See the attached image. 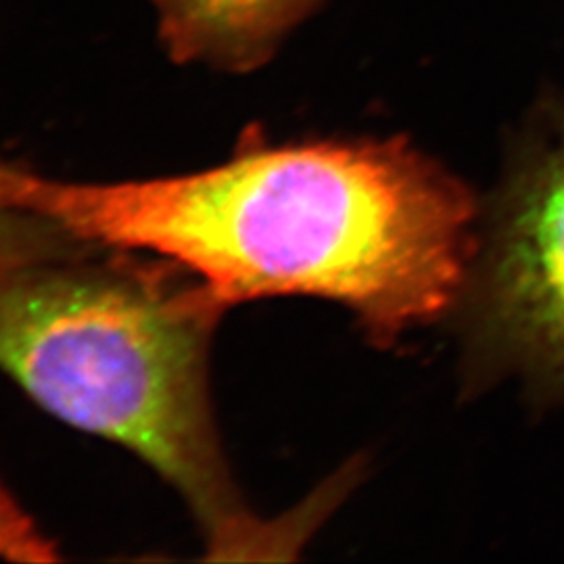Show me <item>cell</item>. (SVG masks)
<instances>
[{"label":"cell","instance_id":"obj_1","mask_svg":"<svg viewBox=\"0 0 564 564\" xmlns=\"http://www.w3.org/2000/svg\"><path fill=\"white\" fill-rule=\"evenodd\" d=\"M0 205L84 245L165 258L224 310L321 297L381 341L445 314L477 251L470 195L405 142H253L203 172L116 184L0 162Z\"/></svg>","mask_w":564,"mask_h":564},{"label":"cell","instance_id":"obj_2","mask_svg":"<svg viewBox=\"0 0 564 564\" xmlns=\"http://www.w3.org/2000/svg\"><path fill=\"white\" fill-rule=\"evenodd\" d=\"M76 256L0 270V368L65 423L151 464L220 556L274 544L242 506L212 416L207 349L223 305L199 282Z\"/></svg>","mask_w":564,"mask_h":564},{"label":"cell","instance_id":"obj_3","mask_svg":"<svg viewBox=\"0 0 564 564\" xmlns=\"http://www.w3.org/2000/svg\"><path fill=\"white\" fill-rule=\"evenodd\" d=\"M473 321L485 351L564 389V113L550 111L496 202L473 263Z\"/></svg>","mask_w":564,"mask_h":564},{"label":"cell","instance_id":"obj_4","mask_svg":"<svg viewBox=\"0 0 564 564\" xmlns=\"http://www.w3.org/2000/svg\"><path fill=\"white\" fill-rule=\"evenodd\" d=\"M318 0H155L160 36L176 61L247 72L270 59Z\"/></svg>","mask_w":564,"mask_h":564},{"label":"cell","instance_id":"obj_5","mask_svg":"<svg viewBox=\"0 0 564 564\" xmlns=\"http://www.w3.org/2000/svg\"><path fill=\"white\" fill-rule=\"evenodd\" d=\"M78 241L41 216L0 205V270L78 251Z\"/></svg>","mask_w":564,"mask_h":564},{"label":"cell","instance_id":"obj_6","mask_svg":"<svg viewBox=\"0 0 564 564\" xmlns=\"http://www.w3.org/2000/svg\"><path fill=\"white\" fill-rule=\"evenodd\" d=\"M0 558L13 563H53L57 550L0 484Z\"/></svg>","mask_w":564,"mask_h":564}]
</instances>
